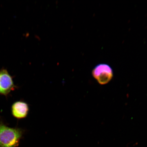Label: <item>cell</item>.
Masks as SVG:
<instances>
[{
    "label": "cell",
    "mask_w": 147,
    "mask_h": 147,
    "mask_svg": "<svg viewBox=\"0 0 147 147\" xmlns=\"http://www.w3.org/2000/svg\"><path fill=\"white\" fill-rule=\"evenodd\" d=\"M22 134L20 129L9 127L0 122V147L17 146Z\"/></svg>",
    "instance_id": "1"
},
{
    "label": "cell",
    "mask_w": 147,
    "mask_h": 147,
    "mask_svg": "<svg viewBox=\"0 0 147 147\" xmlns=\"http://www.w3.org/2000/svg\"><path fill=\"white\" fill-rule=\"evenodd\" d=\"M92 74L99 84L104 85L108 84L113 79V71L109 64L100 63L94 68Z\"/></svg>",
    "instance_id": "2"
},
{
    "label": "cell",
    "mask_w": 147,
    "mask_h": 147,
    "mask_svg": "<svg viewBox=\"0 0 147 147\" xmlns=\"http://www.w3.org/2000/svg\"><path fill=\"white\" fill-rule=\"evenodd\" d=\"M16 88L11 76L6 69L0 70V94L6 96Z\"/></svg>",
    "instance_id": "3"
},
{
    "label": "cell",
    "mask_w": 147,
    "mask_h": 147,
    "mask_svg": "<svg viewBox=\"0 0 147 147\" xmlns=\"http://www.w3.org/2000/svg\"><path fill=\"white\" fill-rule=\"evenodd\" d=\"M29 109L28 106L26 103L22 101H18L12 105V114L18 119L25 118L28 114Z\"/></svg>",
    "instance_id": "4"
}]
</instances>
